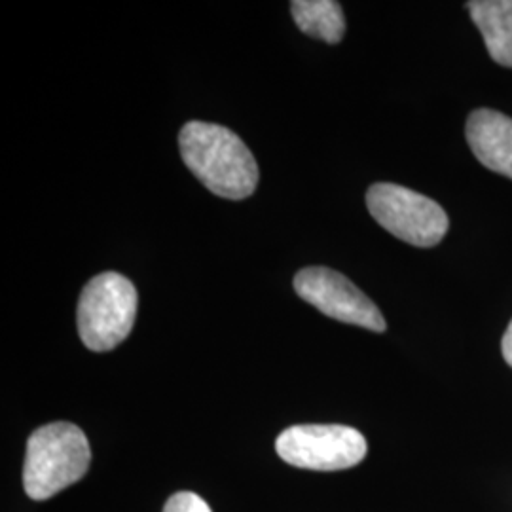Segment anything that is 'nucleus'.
Listing matches in <instances>:
<instances>
[{
  "mask_svg": "<svg viewBox=\"0 0 512 512\" xmlns=\"http://www.w3.org/2000/svg\"><path fill=\"white\" fill-rule=\"evenodd\" d=\"M186 167L200 183L226 200L253 196L258 165L247 145L232 129L207 122H188L179 135Z\"/></svg>",
  "mask_w": 512,
  "mask_h": 512,
  "instance_id": "1",
  "label": "nucleus"
},
{
  "mask_svg": "<svg viewBox=\"0 0 512 512\" xmlns=\"http://www.w3.org/2000/svg\"><path fill=\"white\" fill-rule=\"evenodd\" d=\"M90 461V442L80 427L69 421L48 423L27 442L25 492L35 501H46L86 475Z\"/></svg>",
  "mask_w": 512,
  "mask_h": 512,
  "instance_id": "2",
  "label": "nucleus"
},
{
  "mask_svg": "<svg viewBox=\"0 0 512 512\" xmlns=\"http://www.w3.org/2000/svg\"><path fill=\"white\" fill-rule=\"evenodd\" d=\"M137 291L128 277L105 272L84 287L78 302V334L92 351L118 348L133 329Z\"/></svg>",
  "mask_w": 512,
  "mask_h": 512,
  "instance_id": "3",
  "label": "nucleus"
},
{
  "mask_svg": "<svg viewBox=\"0 0 512 512\" xmlns=\"http://www.w3.org/2000/svg\"><path fill=\"white\" fill-rule=\"evenodd\" d=\"M366 205L374 220L389 234L416 247H435L450 228L448 215L439 203L399 184L370 186Z\"/></svg>",
  "mask_w": 512,
  "mask_h": 512,
  "instance_id": "4",
  "label": "nucleus"
},
{
  "mask_svg": "<svg viewBox=\"0 0 512 512\" xmlns=\"http://www.w3.org/2000/svg\"><path fill=\"white\" fill-rule=\"evenodd\" d=\"M279 458L298 469L344 471L366 456V440L348 425H294L275 442Z\"/></svg>",
  "mask_w": 512,
  "mask_h": 512,
  "instance_id": "5",
  "label": "nucleus"
},
{
  "mask_svg": "<svg viewBox=\"0 0 512 512\" xmlns=\"http://www.w3.org/2000/svg\"><path fill=\"white\" fill-rule=\"evenodd\" d=\"M294 291L336 321L374 332L387 329L378 306L340 272L321 266L304 268L294 277Z\"/></svg>",
  "mask_w": 512,
  "mask_h": 512,
  "instance_id": "6",
  "label": "nucleus"
},
{
  "mask_svg": "<svg viewBox=\"0 0 512 512\" xmlns=\"http://www.w3.org/2000/svg\"><path fill=\"white\" fill-rule=\"evenodd\" d=\"M467 141L480 164L512 179V118L497 110H475L467 120Z\"/></svg>",
  "mask_w": 512,
  "mask_h": 512,
  "instance_id": "7",
  "label": "nucleus"
},
{
  "mask_svg": "<svg viewBox=\"0 0 512 512\" xmlns=\"http://www.w3.org/2000/svg\"><path fill=\"white\" fill-rule=\"evenodd\" d=\"M467 8L490 57L512 69V0H473Z\"/></svg>",
  "mask_w": 512,
  "mask_h": 512,
  "instance_id": "8",
  "label": "nucleus"
},
{
  "mask_svg": "<svg viewBox=\"0 0 512 512\" xmlns=\"http://www.w3.org/2000/svg\"><path fill=\"white\" fill-rule=\"evenodd\" d=\"M294 21L308 37L338 44L346 33L342 6L334 0H294L291 2Z\"/></svg>",
  "mask_w": 512,
  "mask_h": 512,
  "instance_id": "9",
  "label": "nucleus"
},
{
  "mask_svg": "<svg viewBox=\"0 0 512 512\" xmlns=\"http://www.w3.org/2000/svg\"><path fill=\"white\" fill-rule=\"evenodd\" d=\"M164 512H211V509L200 495L179 492L167 499Z\"/></svg>",
  "mask_w": 512,
  "mask_h": 512,
  "instance_id": "10",
  "label": "nucleus"
},
{
  "mask_svg": "<svg viewBox=\"0 0 512 512\" xmlns=\"http://www.w3.org/2000/svg\"><path fill=\"white\" fill-rule=\"evenodd\" d=\"M501 351H503V357H505L507 365L512 366V321L511 325L507 327L505 336H503V342H501Z\"/></svg>",
  "mask_w": 512,
  "mask_h": 512,
  "instance_id": "11",
  "label": "nucleus"
}]
</instances>
